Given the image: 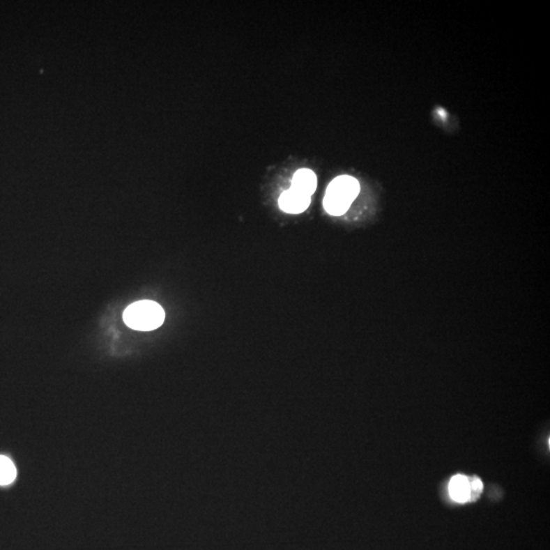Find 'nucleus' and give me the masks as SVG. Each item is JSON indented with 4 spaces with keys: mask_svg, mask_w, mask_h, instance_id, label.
<instances>
[{
    "mask_svg": "<svg viewBox=\"0 0 550 550\" xmlns=\"http://www.w3.org/2000/svg\"><path fill=\"white\" fill-rule=\"evenodd\" d=\"M360 193V183L351 176H339L328 187L323 206L328 214L344 215Z\"/></svg>",
    "mask_w": 550,
    "mask_h": 550,
    "instance_id": "obj_1",
    "label": "nucleus"
},
{
    "mask_svg": "<svg viewBox=\"0 0 550 550\" xmlns=\"http://www.w3.org/2000/svg\"><path fill=\"white\" fill-rule=\"evenodd\" d=\"M165 312L158 303L144 300L130 305L123 312V321L130 328L151 331L162 326Z\"/></svg>",
    "mask_w": 550,
    "mask_h": 550,
    "instance_id": "obj_2",
    "label": "nucleus"
},
{
    "mask_svg": "<svg viewBox=\"0 0 550 550\" xmlns=\"http://www.w3.org/2000/svg\"><path fill=\"white\" fill-rule=\"evenodd\" d=\"M311 197L305 195L301 192L289 189L280 196L278 204L280 209L287 213L299 214L308 209L310 206Z\"/></svg>",
    "mask_w": 550,
    "mask_h": 550,
    "instance_id": "obj_3",
    "label": "nucleus"
},
{
    "mask_svg": "<svg viewBox=\"0 0 550 550\" xmlns=\"http://www.w3.org/2000/svg\"><path fill=\"white\" fill-rule=\"evenodd\" d=\"M291 189L301 192L305 195L311 197L317 188V176L308 169H302L296 172L291 181Z\"/></svg>",
    "mask_w": 550,
    "mask_h": 550,
    "instance_id": "obj_4",
    "label": "nucleus"
},
{
    "mask_svg": "<svg viewBox=\"0 0 550 550\" xmlns=\"http://www.w3.org/2000/svg\"><path fill=\"white\" fill-rule=\"evenodd\" d=\"M450 498L458 503H464L469 501L470 485L469 479L464 475H456L450 479L448 484Z\"/></svg>",
    "mask_w": 550,
    "mask_h": 550,
    "instance_id": "obj_5",
    "label": "nucleus"
},
{
    "mask_svg": "<svg viewBox=\"0 0 550 550\" xmlns=\"http://www.w3.org/2000/svg\"><path fill=\"white\" fill-rule=\"evenodd\" d=\"M17 478V469L12 459L0 454V485L12 484Z\"/></svg>",
    "mask_w": 550,
    "mask_h": 550,
    "instance_id": "obj_6",
    "label": "nucleus"
},
{
    "mask_svg": "<svg viewBox=\"0 0 550 550\" xmlns=\"http://www.w3.org/2000/svg\"><path fill=\"white\" fill-rule=\"evenodd\" d=\"M470 485L469 501H475L479 498L483 491V483L478 477H468Z\"/></svg>",
    "mask_w": 550,
    "mask_h": 550,
    "instance_id": "obj_7",
    "label": "nucleus"
}]
</instances>
